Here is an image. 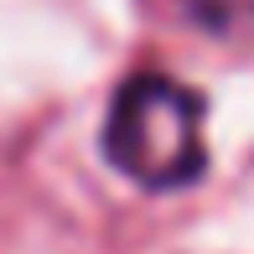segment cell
<instances>
[{
	"label": "cell",
	"instance_id": "1",
	"mask_svg": "<svg viewBox=\"0 0 254 254\" xmlns=\"http://www.w3.org/2000/svg\"><path fill=\"white\" fill-rule=\"evenodd\" d=\"M207 104L197 88H187L171 73H130L114 88L109 120H104V156L114 171L151 192L192 187L207 171L202 140Z\"/></svg>",
	"mask_w": 254,
	"mask_h": 254
},
{
	"label": "cell",
	"instance_id": "2",
	"mask_svg": "<svg viewBox=\"0 0 254 254\" xmlns=\"http://www.w3.org/2000/svg\"><path fill=\"white\" fill-rule=\"evenodd\" d=\"M182 16L207 37L223 42H254V0H177Z\"/></svg>",
	"mask_w": 254,
	"mask_h": 254
}]
</instances>
